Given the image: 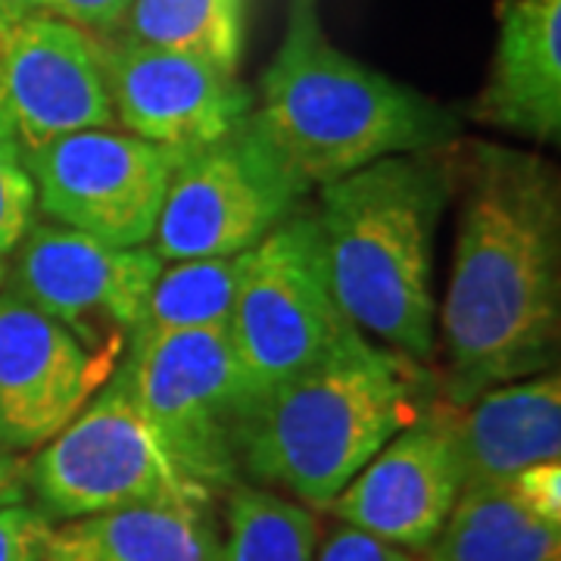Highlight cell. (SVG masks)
<instances>
[{"instance_id": "e0dca14e", "label": "cell", "mask_w": 561, "mask_h": 561, "mask_svg": "<svg viewBox=\"0 0 561 561\" xmlns=\"http://www.w3.org/2000/svg\"><path fill=\"white\" fill-rule=\"evenodd\" d=\"M459 449L465 486L561 461L559 368L500 383L461 405Z\"/></svg>"}, {"instance_id": "30bf717a", "label": "cell", "mask_w": 561, "mask_h": 561, "mask_svg": "<svg viewBox=\"0 0 561 561\" xmlns=\"http://www.w3.org/2000/svg\"><path fill=\"white\" fill-rule=\"evenodd\" d=\"M44 219L113 247L157 231L175 153L116 128H88L25 147Z\"/></svg>"}, {"instance_id": "ac0fdd59", "label": "cell", "mask_w": 561, "mask_h": 561, "mask_svg": "<svg viewBox=\"0 0 561 561\" xmlns=\"http://www.w3.org/2000/svg\"><path fill=\"white\" fill-rule=\"evenodd\" d=\"M213 515L181 508H119L50 524L38 561H219Z\"/></svg>"}, {"instance_id": "5bb4252c", "label": "cell", "mask_w": 561, "mask_h": 561, "mask_svg": "<svg viewBox=\"0 0 561 561\" xmlns=\"http://www.w3.org/2000/svg\"><path fill=\"white\" fill-rule=\"evenodd\" d=\"M116 371L62 324L0 290V449L22 456L57 437Z\"/></svg>"}, {"instance_id": "603a6c76", "label": "cell", "mask_w": 561, "mask_h": 561, "mask_svg": "<svg viewBox=\"0 0 561 561\" xmlns=\"http://www.w3.org/2000/svg\"><path fill=\"white\" fill-rule=\"evenodd\" d=\"M50 522L32 502L0 505V561H38Z\"/></svg>"}, {"instance_id": "4316f807", "label": "cell", "mask_w": 561, "mask_h": 561, "mask_svg": "<svg viewBox=\"0 0 561 561\" xmlns=\"http://www.w3.org/2000/svg\"><path fill=\"white\" fill-rule=\"evenodd\" d=\"M35 13H47V0H0V28Z\"/></svg>"}, {"instance_id": "ba28073f", "label": "cell", "mask_w": 561, "mask_h": 561, "mask_svg": "<svg viewBox=\"0 0 561 561\" xmlns=\"http://www.w3.org/2000/svg\"><path fill=\"white\" fill-rule=\"evenodd\" d=\"M300 201V187L247 116L225 138L175 157L150 247L162 262L241 256Z\"/></svg>"}, {"instance_id": "5b68a950", "label": "cell", "mask_w": 561, "mask_h": 561, "mask_svg": "<svg viewBox=\"0 0 561 561\" xmlns=\"http://www.w3.org/2000/svg\"><path fill=\"white\" fill-rule=\"evenodd\" d=\"M25 490L50 524L119 508L216 512L219 493L194 478L144 419L113 371L57 437L25 465Z\"/></svg>"}, {"instance_id": "52a82bcc", "label": "cell", "mask_w": 561, "mask_h": 561, "mask_svg": "<svg viewBox=\"0 0 561 561\" xmlns=\"http://www.w3.org/2000/svg\"><path fill=\"white\" fill-rule=\"evenodd\" d=\"M353 331L324 275L316 216L297 209L243 256L238 297L225 324L238 365L262 402Z\"/></svg>"}, {"instance_id": "d6986e66", "label": "cell", "mask_w": 561, "mask_h": 561, "mask_svg": "<svg viewBox=\"0 0 561 561\" xmlns=\"http://www.w3.org/2000/svg\"><path fill=\"white\" fill-rule=\"evenodd\" d=\"M243 256L247 253L213 256V260L162 262L125 353H135L184 331L225 328L231 319L234 297H238Z\"/></svg>"}, {"instance_id": "7a4b0ae2", "label": "cell", "mask_w": 561, "mask_h": 561, "mask_svg": "<svg viewBox=\"0 0 561 561\" xmlns=\"http://www.w3.org/2000/svg\"><path fill=\"white\" fill-rule=\"evenodd\" d=\"M250 122L306 197L371 162L453 147L459 119L437 101L341 50L321 0H287L278 50Z\"/></svg>"}, {"instance_id": "83f0119b", "label": "cell", "mask_w": 561, "mask_h": 561, "mask_svg": "<svg viewBox=\"0 0 561 561\" xmlns=\"http://www.w3.org/2000/svg\"><path fill=\"white\" fill-rule=\"evenodd\" d=\"M3 278H7V256L0 253V290H3Z\"/></svg>"}, {"instance_id": "7c38bea8", "label": "cell", "mask_w": 561, "mask_h": 561, "mask_svg": "<svg viewBox=\"0 0 561 561\" xmlns=\"http://www.w3.org/2000/svg\"><path fill=\"white\" fill-rule=\"evenodd\" d=\"M465 486L459 409L427 402L375 453L328 512L405 552H424L437 540Z\"/></svg>"}, {"instance_id": "2e32d148", "label": "cell", "mask_w": 561, "mask_h": 561, "mask_svg": "<svg viewBox=\"0 0 561 561\" xmlns=\"http://www.w3.org/2000/svg\"><path fill=\"white\" fill-rule=\"evenodd\" d=\"M427 561H561V461L461 486Z\"/></svg>"}, {"instance_id": "d4e9b609", "label": "cell", "mask_w": 561, "mask_h": 561, "mask_svg": "<svg viewBox=\"0 0 561 561\" xmlns=\"http://www.w3.org/2000/svg\"><path fill=\"white\" fill-rule=\"evenodd\" d=\"M131 0H47V13L84 28L94 38H110L119 32Z\"/></svg>"}, {"instance_id": "9a60e30c", "label": "cell", "mask_w": 561, "mask_h": 561, "mask_svg": "<svg viewBox=\"0 0 561 561\" xmlns=\"http://www.w3.org/2000/svg\"><path fill=\"white\" fill-rule=\"evenodd\" d=\"M471 119L537 144L561 135V0H500L496 50Z\"/></svg>"}, {"instance_id": "484cf974", "label": "cell", "mask_w": 561, "mask_h": 561, "mask_svg": "<svg viewBox=\"0 0 561 561\" xmlns=\"http://www.w3.org/2000/svg\"><path fill=\"white\" fill-rule=\"evenodd\" d=\"M25 500V465L20 456L0 449V505Z\"/></svg>"}, {"instance_id": "44dd1931", "label": "cell", "mask_w": 561, "mask_h": 561, "mask_svg": "<svg viewBox=\"0 0 561 561\" xmlns=\"http://www.w3.org/2000/svg\"><path fill=\"white\" fill-rule=\"evenodd\" d=\"M119 35L194 50L238 72L243 47V0H131Z\"/></svg>"}, {"instance_id": "6da1fadb", "label": "cell", "mask_w": 561, "mask_h": 561, "mask_svg": "<svg viewBox=\"0 0 561 561\" xmlns=\"http://www.w3.org/2000/svg\"><path fill=\"white\" fill-rule=\"evenodd\" d=\"M459 219L437 309L443 400L556 368L561 331V184L530 150L474 140L456 153Z\"/></svg>"}, {"instance_id": "277c9868", "label": "cell", "mask_w": 561, "mask_h": 561, "mask_svg": "<svg viewBox=\"0 0 561 561\" xmlns=\"http://www.w3.org/2000/svg\"><path fill=\"white\" fill-rule=\"evenodd\" d=\"M424 365L353 331L256 405L243 483L324 512L375 453L427 405Z\"/></svg>"}, {"instance_id": "cb8c5ba5", "label": "cell", "mask_w": 561, "mask_h": 561, "mask_svg": "<svg viewBox=\"0 0 561 561\" xmlns=\"http://www.w3.org/2000/svg\"><path fill=\"white\" fill-rule=\"evenodd\" d=\"M312 561H415V556L350 524H337L328 537H319Z\"/></svg>"}, {"instance_id": "7402d4cb", "label": "cell", "mask_w": 561, "mask_h": 561, "mask_svg": "<svg viewBox=\"0 0 561 561\" xmlns=\"http://www.w3.org/2000/svg\"><path fill=\"white\" fill-rule=\"evenodd\" d=\"M38 219L35 181L25 165V147L0 113V253L10 256Z\"/></svg>"}, {"instance_id": "4fadbf2b", "label": "cell", "mask_w": 561, "mask_h": 561, "mask_svg": "<svg viewBox=\"0 0 561 561\" xmlns=\"http://www.w3.org/2000/svg\"><path fill=\"white\" fill-rule=\"evenodd\" d=\"M0 113L22 147L113 128L101 41L54 13L0 28Z\"/></svg>"}, {"instance_id": "8992f818", "label": "cell", "mask_w": 561, "mask_h": 561, "mask_svg": "<svg viewBox=\"0 0 561 561\" xmlns=\"http://www.w3.org/2000/svg\"><path fill=\"white\" fill-rule=\"evenodd\" d=\"M116 371L194 478L216 493L243 483V446L260 400L225 328L162 337L125 353Z\"/></svg>"}, {"instance_id": "3957f363", "label": "cell", "mask_w": 561, "mask_h": 561, "mask_svg": "<svg viewBox=\"0 0 561 561\" xmlns=\"http://www.w3.org/2000/svg\"><path fill=\"white\" fill-rule=\"evenodd\" d=\"M456 191L449 147L400 153L321 187L316 228L350 324L415 365L437 356L434 243Z\"/></svg>"}, {"instance_id": "8fae6325", "label": "cell", "mask_w": 561, "mask_h": 561, "mask_svg": "<svg viewBox=\"0 0 561 561\" xmlns=\"http://www.w3.org/2000/svg\"><path fill=\"white\" fill-rule=\"evenodd\" d=\"M101 41L103 76L122 131L187 153L234 131L253 106L238 72L216 60L128 35Z\"/></svg>"}, {"instance_id": "ffe728a7", "label": "cell", "mask_w": 561, "mask_h": 561, "mask_svg": "<svg viewBox=\"0 0 561 561\" xmlns=\"http://www.w3.org/2000/svg\"><path fill=\"white\" fill-rule=\"evenodd\" d=\"M319 537V515L275 490L238 483L225 493L219 561H312Z\"/></svg>"}, {"instance_id": "9c48e42d", "label": "cell", "mask_w": 561, "mask_h": 561, "mask_svg": "<svg viewBox=\"0 0 561 561\" xmlns=\"http://www.w3.org/2000/svg\"><path fill=\"white\" fill-rule=\"evenodd\" d=\"M3 290L62 324L91 353L119 365L162 260L150 243L113 247L35 219L10 253Z\"/></svg>"}]
</instances>
